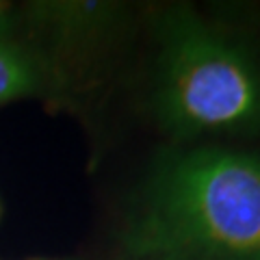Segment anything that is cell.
Returning <instances> with one entry per match:
<instances>
[{
	"instance_id": "6da1fadb",
	"label": "cell",
	"mask_w": 260,
	"mask_h": 260,
	"mask_svg": "<svg viewBox=\"0 0 260 260\" xmlns=\"http://www.w3.org/2000/svg\"><path fill=\"white\" fill-rule=\"evenodd\" d=\"M126 241L141 256L260 260V158L198 150L162 160Z\"/></svg>"
},
{
	"instance_id": "7a4b0ae2",
	"label": "cell",
	"mask_w": 260,
	"mask_h": 260,
	"mask_svg": "<svg viewBox=\"0 0 260 260\" xmlns=\"http://www.w3.org/2000/svg\"><path fill=\"white\" fill-rule=\"evenodd\" d=\"M156 111L178 137L260 126V74L249 56L189 15L165 24Z\"/></svg>"
},
{
	"instance_id": "3957f363",
	"label": "cell",
	"mask_w": 260,
	"mask_h": 260,
	"mask_svg": "<svg viewBox=\"0 0 260 260\" xmlns=\"http://www.w3.org/2000/svg\"><path fill=\"white\" fill-rule=\"evenodd\" d=\"M42 13L52 26L68 37L95 35L107 30L117 15V9L107 3H56L44 5Z\"/></svg>"
},
{
	"instance_id": "277c9868",
	"label": "cell",
	"mask_w": 260,
	"mask_h": 260,
	"mask_svg": "<svg viewBox=\"0 0 260 260\" xmlns=\"http://www.w3.org/2000/svg\"><path fill=\"white\" fill-rule=\"evenodd\" d=\"M42 76L30 56L11 42H0V104L35 93Z\"/></svg>"
},
{
	"instance_id": "5b68a950",
	"label": "cell",
	"mask_w": 260,
	"mask_h": 260,
	"mask_svg": "<svg viewBox=\"0 0 260 260\" xmlns=\"http://www.w3.org/2000/svg\"><path fill=\"white\" fill-rule=\"evenodd\" d=\"M15 26V11L11 5L0 3V42H9V35Z\"/></svg>"
}]
</instances>
